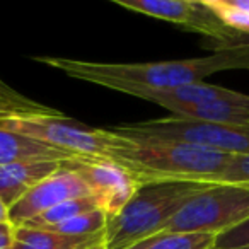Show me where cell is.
Masks as SVG:
<instances>
[{
  "label": "cell",
  "instance_id": "obj_1",
  "mask_svg": "<svg viewBox=\"0 0 249 249\" xmlns=\"http://www.w3.org/2000/svg\"><path fill=\"white\" fill-rule=\"evenodd\" d=\"M33 60L60 70L72 79L128 94L132 89H169L196 84L224 70H249V48L222 50L201 58L149 63H104L45 55L33 56Z\"/></svg>",
  "mask_w": 249,
  "mask_h": 249
},
{
  "label": "cell",
  "instance_id": "obj_2",
  "mask_svg": "<svg viewBox=\"0 0 249 249\" xmlns=\"http://www.w3.org/2000/svg\"><path fill=\"white\" fill-rule=\"evenodd\" d=\"M229 159V154L195 143L120 133V142L107 160L126 169L140 184L157 181L217 184Z\"/></svg>",
  "mask_w": 249,
  "mask_h": 249
},
{
  "label": "cell",
  "instance_id": "obj_3",
  "mask_svg": "<svg viewBox=\"0 0 249 249\" xmlns=\"http://www.w3.org/2000/svg\"><path fill=\"white\" fill-rule=\"evenodd\" d=\"M0 132L21 135L79 157L109 159L120 133L90 128L60 111L31 103H0Z\"/></svg>",
  "mask_w": 249,
  "mask_h": 249
},
{
  "label": "cell",
  "instance_id": "obj_4",
  "mask_svg": "<svg viewBox=\"0 0 249 249\" xmlns=\"http://www.w3.org/2000/svg\"><path fill=\"white\" fill-rule=\"evenodd\" d=\"M212 186L196 181H157L140 184L130 203L106 222L107 249H126L139 241L162 232L173 217L200 191Z\"/></svg>",
  "mask_w": 249,
  "mask_h": 249
},
{
  "label": "cell",
  "instance_id": "obj_5",
  "mask_svg": "<svg viewBox=\"0 0 249 249\" xmlns=\"http://www.w3.org/2000/svg\"><path fill=\"white\" fill-rule=\"evenodd\" d=\"M249 218V188L234 184H212L195 195L164 232H203L222 234Z\"/></svg>",
  "mask_w": 249,
  "mask_h": 249
},
{
  "label": "cell",
  "instance_id": "obj_6",
  "mask_svg": "<svg viewBox=\"0 0 249 249\" xmlns=\"http://www.w3.org/2000/svg\"><path fill=\"white\" fill-rule=\"evenodd\" d=\"M113 130L123 135L156 137V139L195 143V145L229 154V156L249 154V124L212 123V121L169 116L154 121L126 124V126L121 124Z\"/></svg>",
  "mask_w": 249,
  "mask_h": 249
},
{
  "label": "cell",
  "instance_id": "obj_7",
  "mask_svg": "<svg viewBox=\"0 0 249 249\" xmlns=\"http://www.w3.org/2000/svg\"><path fill=\"white\" fill-rule=\"evenodd\" d=\"M65 166L72 167L82 178L90 196L96 200L97 208L106 215L107 220L116 217L140 188V183L128 171L106 159L79 157Z\"/></svg>",
  "mask_w": 249,
  "mask_h": 249
},
{
  "label": "cell",
  "instance_id": "obj_8",
  "mask_svg": "<svg viewBox=\"0 0 249 249\" xmlns=\"http://www.w3.org/2000/svg\"><path fill=\"white\" fill-rule=\"evenodd\" d=\"M80 196H90L89 188L72 167L63 164L9 208V222L14 227H21L48 208Z\"/></svg>",
  "mask_w": 249,
  "mask_h": 249
},
{
  "label": "cell",
  "instance_id": "obj_9",
  "mask_svg": "<svg viewBox=\"0 0 249 249\" xmlns=\"http://www.w3.org/2000/svg\"><path fill=\"white\" fill-rule=\"evenodd\" d=\"M63 164L55 160H26L0 166V200L9 208L31 188L58 171Z\"/></svg>",
  "mask_w": 249,
  "mask_h": 249
},
{
  "label": "cell",
  "instance_id": "obj_10",
  "mask_svg": "<svg viewBox=\"0 0 249 249\" xmlns=\"http://www.w3.org/2000/svg\"><path fill=\"white\" fill-rule=\"evenodd\" d=\"M75 159H79L75 154L35 142L21 135L0 132V166L11 162H26V160H55V162L69 164Z\"/></svg>",
  "mask_w": 249,
  "mask_h": 249
},
{
  "label": "cell",
  "instance_id": "obj_11",
  "mask_svg": "<svg viewBox=\"0 0 249 249\" xmlns=\"http://www.w3.org/2000/svg\"><path fill=\"white\" fill-rule=\"evenodd\" d=\"M173 116L186 120L212 121V123H231V124H249V96L235 92L229 101L203 104L196 107H184Z\"/></svg>",
  "mask_w": 249,
  "mask_h": 249
},
{
  "label": "cell",
  "instance_id": "obj_12",
  "mask_svg": "<svg viewBox=\"0 0 249 249\" xmlns=\"http://www.w3.org/2000/svg\"><path fill=\"white\" fill-rule=\"evenodd\" d=\"M104 237V231L92 235H63L29 227H16L12 249H86Z\"/></svg>",
  "mask_w": 249,
  "mask_h": 249
},
{
  "label": "cell",
  "instance_id": "obj_13",
  "mask_svg": "<svg viewBox=\"0 0 249 249\" xmlns=\"http://www.w3.org/2000/svg\"><path fill=\"white\" fill-rule=\"evenodd\" d=\"M213 234L203 232H157L126 249H212Z\"/></svg>",
  "mask_w": 249,
  "mask_h": 249
},
{
  "label": "cell",
  "instance_id": "obj_14",
  "mask_svg": "<svg viewBox=\"0 0 249 249\" xmlns=\"http://www.w3.org/2000/svg\"><path fill=\"white\" fill-rule=\"evenodd\" d=\"M97 210V203L92 196H80L73 198V200H67L63 203H58L55 207L48 208L46 212L39 213L38 217H35L33 220L26 222L21 227H29V229H45L50 225L60 224L63 220H69L77 215L87 213V212Z\"/></svg>",
  "mask_w": 249,
  "mask_h": 249
},
{
  "label": "cell",
  "instance_id": "obj_15",
  "mask_svg": "<svg viewBox=\"0 0 249 249\" xmlns=\"http://www.w3.org/2000/svg\"><path fill=\"white\" fill-rule=\"evenodd\" d=\"M106 222L107 217L97 208V210L77 215V217L63 220L60 224L39 229V231L55 232V234H63V235H73V237H77V235H92L103 232L106 229Z\"/></svg>",
  "mask_w": 249,
  "mask_h": 249
},
{
  "label": "cell",
  "instance_id": "obj_16",
  "mask_svg": "<svg viewBox=\"0 0 249 249\" xmlns=\"http://www.w3.org/2000/svg\"><path fill=\"white\" fill-rule=\"evenodd\" d=\"M217 184H234L249 188V154L231 156L225 169L218 176Z\"/></svg>",
  "mask_w": 249,
  "mask_h": 249
},
{
  "label": "cell",
  "instance_id": "obj_17",
  "mask_svg": "<svg viewBox=\"0 0 249 249\" xmlns=\"http://www.w3.org/2000/svg\"><path fill=\"white\" fill-rule=\"evenodd\" d=\"M212 249H249V218L215 235Z\"/></svg>",
  "mask_w": 249,
  "mask_h": 249
},
{
  "label": "cell",
  "instance_id": "obj_18",
  "mask_svg": "<svg viewBox=\"0 0 249 249\" xmlns=\"http://www.w3.org/2000/svg\"><path fill=\"white\" fill-rule=\"evenodd\" d=\"M16 227L9 220L0 222V249H12Z\"/></svg>",
  "mask_w": 249,
  "mask_h": 249
},
{
  "label": "cell",
  "instance_id": "obj_19",
  "mask_svg": "<svg viewBox=\"0 0 249 249\" xmlns=\"http://www.w3.org/2000/svg\"><path fill=\"white\" fill-rule=\"evenodd\" d=\"M0 103H28V99L12 92L2 80H0Z\"/></svg>",
  "mask_w": 249,
  "mask_h": 249
},
{
  "label": "cell",
  "instance_id": "obj_20",
  "mask_svg": "<svg viewBox=\"0 0 249 249\" xmlns=\"http://www.w3.org/2000/svg\"><path fill=\"white\" fill-rule=\"evenodd\" d=\"M9 220V207L0 200V222Z\"/></svg>",
  "mask_w": 249,
  "mask_h": 249
},
{
  "label": "cell",
  "instance_id": "obj_21",
  "mask_svg": "<svg viewBox=\"0 0 249 249\" xmlns=\"http://www.w3.org/2000/svg\"><path fill=\"white\" fill-rule=\"evenodd\" d=\"M86 249H107V248H106V242H104V237H101L99 241H96L94 244H90Z\"/></svg>",
  "mask_w": 249,
  "mask_h": 249
}]
</instances>
